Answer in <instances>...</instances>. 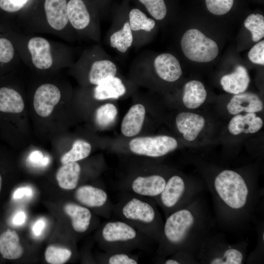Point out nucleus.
I'll use <instances>...</instances> for the list:
<instances>
[{
    "mask_svg": "<svg viewBox=\"0 0 264 264\" xmlns=\"http://www.w3.org/2000/svg\"><path fill=\"white\" fill-rule=\"evenodd\" d=\"M52 74L40 75L26 90L33 134L43 144L67 131L72 120L71 89Z\"/></svg>",
    "mask_w": 264,
    "mask_h": 264,
    "instance_id": "obj_1",
    "label": "nucleus"
},
{
    "mask_svg": "<svg viewBox=\"0 0 264 264\" xmlns=\"http://www.w3.org/2000/svg\"><path fill=\"white\" fill-rule=\"evenodd\" d=\"M0 138L15 150L35 142L26 91L20 79H0Z\"/></svg>",
    "mask_w": 264,
    "mask_h": 264,
    "instance_id": "obj_2",
    "label": "nucleus"
},
{
    "mask_svg": "<svg viewBox=\"0 0 264 264\" xmlns=\"http://www.w3.org/2000/svg\"><path fill=\"white\" fill-rule=\"evenodd\" d=\"M114 204L112 214L158 243L163 221L155 201L151 198L123 192Z\"/></svg>",
    "mask_w": 264,
    "mask_h": 264,
    "instance_id": "obj_3",
    "label": "nucleus"
},
{
    "mask_svg": "<svg viewBox=\"0 0 264 264\" xmlns=\"http://www.w3.org/2000/svg\"><path fill=\"white\" fill-rule=\"evenodd\" d=\"M198 209L196 203H191L166 217L156 251L159 257L165 258L178 251H187V242L199 224Z\"/></svg>",
    "mask_w": 264,
    "mask_h": 264,
    "instance_id": "obj_4",
    "label": "nucleus"
},
{
    "mask_svg": "<svg viewBox=\"0 0 264 264\" xmlns=\"http://www.w3.org/2000/svg\"><path fill=\"white\" fill-rule=\"evenodd\" d=\"M97 239L100 247L108 253L147 250L154 242L133 226L119 219L104 222L99 228Z\"/></svg>",
    "mask_w": 264,
    "mask_h": 264,
    "instance_id": "obj_5",
    "label": "nucleus"
},
{
    "mask_svg": "<svg viewBox=\"0 0 264 264\" xmlns=\"http://www.w3.org/2000/svg\"><path fill=\"white\" fill-rule=\"evenodd\" d=\"M72 74L84 87L96 86L116 76L117 66L100 44L85 49L69 66Z\"/></svg>",
    "mask_w": 264,
    "mask_h": 264,
    "instance_id": "obj_6",
    "label": "nucleus"
},
{
    "mask_svg": "<svg viewBox=\"0 0 264 264\" xmlns=\"http://www.w3.org/2000/svg\"><path fill=\"white\" fill-rule=\"evenodd\" d=\"M29 64L39 75L53 74L57 70L70 66L74 63L69 49L42 37L28 39L24 45Z\"/></svg>",
    "mask_w": 264,
    "mask_h": 264,
    "instance_id": "obj_7",
    "label": "nucleus"
},
{
    "mask_svg": "<svg viewBox=\"0 0 264 264\" xmlns=\"http://www.w3.org/2000/svg\"><path fill=\"white\" fill-rule=\"evenodd\" d=\"M212 187L219 202L232 213L242 211L250 201V187L242 176L233 170H224L219 173Z\"/></svg>",
    "mask_w": 264,
    "mask_h": 264,
    "instance_id": "obj_8",
    "label": "nucleus"
},
{
    "mask_svg": "<svg viewBox=\"0 0 264 264\" xmlns=\"http://www.w3.org/2000/svg\"><path fill=\"white\" fill-rule=\"evenodd\" d=\"M132 62V69L135 77L154 73L161 80L173 83L182 74L179 61L170 53L153 56L144 52Z\"/></svg>",
    "mask_w": 264,
    "mask_h": 264,
    "instance_id": "obj_9",
    "label": "nucleus"
},
{
    "mask_svg": "<svg viewBox=\"0 0 264 264\" xmlns=\"http://www.w3.org/2000/svg\"><path fill=\"white\" fill-rule=\"evenodd\" d=\"M87 0H69L67 10L74 31L96 42L101 41L100 13L98 7Z\"/></svg>",
    "mask_w": 264,
    "mask_h": 264,
    "instance_id": "obj_10",
    "label": "nucleus"
},
{
    "mask_svg": "<svg viewBox=\"0 0 264 264\" xmlns=\"http://www.w3.org/2000/svg\"><path fill=\"white\" fill-rule=\"evenodd\" d=\"M184 55L190 60L207 63L214 60L219 54V47L214 40L198 29L187 30L180 40Z\"/></svg>",
    "mask_w": 264,
    "mask_h": 264,
    "instance_id": "obj_11",
    "label": "nucleus"
},
{
    "mask_svg": "<svg viewBox=\"0 0 264 264\" xmlns=\"http://www.w3.org/2000/svg\"><path fill=\"white\" fill-rule=\"evenodd\" d=\"M192 190V187L184 178L174 175L168 178L163 191L154 200L162 209L166 217L173 212L187 206Z\"/></svg>",
    "mask_w": 264,
    "mask_h": 264,
    "instance_id": "obj_12",
    "label": "nucleus"
},
{
    "mask_svg": "<svg viewBox=\"0 0 264 264\" xmlns=\"http://www.w3.org/2000/svg\"><path fill=\"white\" fill-rule=\"evenodd\" d=\"M128 10L127 5H123L113 11L111 24L106 36L108 45L122 54L127 53L133 44Z\"/></svg>",
    "mask_w": 264,
    "mask_h": 264,
    "instance_id": "obj_13",
    "label": "nucleus"
},
{
    "mask_svg": "<svg viewBox=\"0 0 264 264\" xmlns=\"http://www.w3.org/2000/svg\"><path fill=\"white\" fill-rule=\"evenodd\" d=\"M74 198L78 203L92 209L98 215L109 219L112 215L114 204L105 188L91 185H83L75 189Z\"/></svg>",
    "mask_w": 264,
    "mask_h": 264,
    "instance_id": "obj_14",
    "label": "nucleus"
},
{
    "mask_svg": "<svg viewBox=\"0 0 264 264\" xmlns=\"http://www.w3.org/2000/svg\"><path fill=\"white\" fill-rule=\"evenodd\" d=\"M168 178L157 174H139L123 182L118 188L122 192L154 199L163 191Z\"/></svg>",
    "mask_w": 264,
    "mask_h": 264,
    "instance_id": "obj_15",
    "label": "nucleus"
},
{
    "mask_svg": "<svg viewBox=\"0 0 264 264\" xmlns=\"http://www.w3.org/2000/svg\"><path fill=\"white\" fill-rule=\"evenodd\" d=\"M177 146L176 140L167 135L137 137L129 144L132 153L151 157L164 156L176 150Z\"/></svg>",
    "mask_w": 264,
    "mask_h": 264,
    "instance_id": "obj_16",
    "label": "nucleus"
},
{
    "mask_svg": "<svg viewBox=\"0 0 264 264\" xmlns=\"http://www.w3.org/2000/svg\"><path fill=\"white\" fill-rule=\"evenodd\" d=\"M67 4V0H45L44 22L53 33H66L70 38L74 31L69 22Z\"/></svg>",
    "mask_w": 264,
    "mask_h": 264,
    "instance_id": "obj_17",
    "label": "nucleus"
},
{
    "mask_svg": "<svg viewBox=\"0 0 264 264\" xmlns=\"http://www.w3.org/2000/svg\"><path fill=\"white\" fill-rule=\"evenodd\" d=\"M128 19L133 37L132 46L139 48L145 46L152 38L156 21L138 8L129 9Z\"/></svg>",
    "mask_w": 264,
    "mask_h": 264,
    "instance_id": "obj_18",
    "label": "nucleus"
},
{
    "mask_svg": "<svg viewBox=\"0 0 264 264\" xmlns=\"http://www.w3.org/2000/svg\"><path fill=\"white\" fill-rule=\"evenodd\" d=\"M203 252L202 261L210 264H241L244 260L245 254L242 248L235 245L218 244Z\"/></svg>",
    "mask_w": 264,
    "mask_h": 264,
    "instance_id": "obj_19",
    "label": "nucleus"
},
{
    "mask_svg": "<svg viewBox=\"0 0 264 264\" xmlns=\"http://www.w3.org/2000/svg\"><path fill=\"white\" fill-rule=\"evenodd\" d=\"M65 214L70 220L72 230L77 234L88 231L93 222V214L89 209L78 203L69 202L63 207Z\"/></svg>",
    "mask_w": 264,
    "mask_h": 264,
    "instance_id": "obj_20",
    "label": "nucleus"
},
{
    "mask_svg": "<svg viewBox=\"0 0 264 264\" xmlns=\"http://www.w3.org/2000/svg\"><path fill=\"white\" fill-rule=\"evenodd\" d=\"M204 117L198 114L182 112L178 114L176 123L178 131L188 141L195 140L205 126Z\"/></svg>",
    "mask_w": 264,
    "mask_h": 264,
    "instance_id": "obj_21",
    "label": "nucleus"
},
{
    "mask_svg": "<svg viewBox=\"0 0 264 264\" xmlns=\"http://www.w3.org/2000/svg\"><path fill=\"white\" fill-rule=\"evenodd\" d=\"M263 108V103L257 94L245 91L234 95L227 105V111L232 115L242 111L255 113L262 111Z\"/></svg>",
    "mask_w": 264,
    "mask_h": 264,
    "instance_id": "obj_22",
    "label": "nucleus"
},
{
    "mask_svg": "<svg viewBox=\"0 0 264 264\" xmlns=\"http://www.w3.org/2000/svg\"><path fill=\"white\" fill-rule=\"evenodd\" d=\"M263 126L262 119L255 113H247L244 115L237 114L230 120L228 129L233 135L241 133H254L260 130Z\"/></svg>",
    "mask_w": 264,
    "mask_h": 264,
    "instance_id": "obj_23",
    "label": "nucleus"
},
{
    "mask_svg": "<svg viewBox=\"0 0 264 264\" xmlns=\"http://www.w3.org/2000/svg\"><path fill=\"white\" fill-rule=\"evenodd\" d=\"M126 90L122 79L115 76L94 86L91 94L93 98L96 100L118 99L125 94Z\"/></svg>",
    "mask_w": 264,
    "mask_h": 264,
    "instance_id": "obj_24",
    "label": "nucleus"
},
{
    "mask_svg": "<svg viewBox=\"0 0 264 264\" xmlns=\"http://www.w3.org/2000/svg\"><path fill=\"white\" fill-rule=\"evenodd\" d=\"M250 82V78L246 68L239 65L232 73L223 75L220 83L224 90L235 95L244 92Z\"/></svg>",
    "mask_w": 264,
    "mask_h": 264,
    "instance_id": "obj_25",
    "label": "nucleus"
},
{
    "mask_svg": "<svg viewBox=\"0 0 264 264\" xmlns=\"http://www.w3.org/2000/svg\"><path fill=\"white\" fill-rule=\"evenodd\" d=\"M78 162L63 164L57 170L56 178L61 188L72 190L78 186L82 174V168Z\"/></svg>",
    "mask_w": 264,
    "mask_h": 264,
    "instance_id": "obj_26",
    "label": "nucleus"
},
{
    "mask_svg": "<svg viewBox=\"0 0 264 264\" xmlns=\"http://www.w3.org/2000/svg\"><path fill=\"white\" fill-rule=\"evenodd\" d=\"M145 107L137 104L132 106L123 117L121 131L124 136L132 137L141 131L145 116Z\"/></svg>",
    "mask_w": 264,
    "mask_h": 264,
    "instance_id": "obj_27",
    "label": "nucleus"
},
{
    "mask_svg": "<svg viewBox=\"0 0 264 264\" xmlns=\"http://www.w3.org/2000/svg\"><path fill=\"white\" fill-rule=\"evenodd\" d=\"M69 145L68 148L55 149L56 150H64L60 156L62 165L81 161L87 158L91 153L90 143L84 139H75Z\"/></svg>",
    "mask_w": 264,
    "mask_h": 264,
    "instance_id": "obj_28",
    "label": "nucleus"
},
{
    "mask_svg": "<svg viewBox=\"0 0 264 264\" xmlns=\"http://www.w3.org/2000/svg\"><path fill=\"white\" fill-rule=\"evenodd\" d=\"M206 96V90L204 85L200 81L191 80L185 84L182 102L187 108L197 109L204 102Z\"/></svg>",
    "mask_w": 264,
    "mask_h": 264,
    "instance_id": "obj_29",
    "label": "nucleus"
},
{
    "mask_svg": "<svg viewBox=\"0 0 264 264\" xmlns=\"http://www.w3.org/2000/svg\"><path fill=\"white\" fill-rule=\"evenodd\" d=\"M23 253V248L15 231L7 229L0 235V253L3 258L16 260L20 258Z\"/></svg>",
    "mask_w": 264,
    "mask_h": 264,
    "instance_id": "obj_30",
    "label": "nucleus"
},
{
    "mask_svg": "<svg viewBox=\"0 0 264 264\" xmlns=\"http://www.w3.org/2000/svg\"><path fill=\"white\" fill-rule=\"evenodd\" d=\"M37 145L35 142L24 148L27 151L26 165L34 169H46L50 164L51 157L46 151Z\"/></svg>",
    "mask_w": 264,
    "mask_h": 264,
    "instance_id": "obj_31",
    "label": "nucleus"
},
{
    "mask_svg": "<svg viewBox=\"0 0 264 264\" xmlns=\"http://www.w3.org/2000/svg\"><path fill=\"white\" fill-rule=\"evenodd\" d=\"M117 114V110L113 104H104L95 110L93 115L94 122L99 128H108L114 122Z\"/></svg>",
    "mask_w": 264,
    "mask_h": 264,
    "instance_id": "obj_32",
    "label": "nucleus"
},
{
    "mask_svg": "<svg viewBox=\"0 0 264 264\" xmlns=\"http://www.w3.org/2000/svg\"><path fill=\"white\" fill-rule=\"evenodd\" d=\"M98 260L100 263L104 264H137L139 263L138 256L131 252H104Z\"/></svg>",
    "mask_w": 264,
    "mask_h": 264,
    "instance_id": "obj_33",
    "label": "nucleus"
},
{
    "mask_svg": "<svg viewBox=\"0 0 264 264\" xmlns=\"http://www.w3.org/2000/svg\"><path fill=\"white\" fill-rule=\"evenodd\" d=\"M244 26L251 32L253 42L264 37V17L260 14H251L244 22Z\"/></svg>",
    "mask_w": 264,
    "mask_h": 264,
    "instance_id": "obj_34",
    "label": "nucleus"
},
{
    "mask_svg": "<svg viewBox=\"0 0 264 264\" xmlns=\"http://www.w3.org/2000/svg\"><path fill=\"white\" fill-rule=\"evenodd\" d=\"M154 20H164L167 14V7L164 0H137Z\"/></svg>",
    "mask_w": 264,
    "mask_h": 264,
    "instance_id": "obj_35",
    "label": "nucleus"
},
{
    "mask_svg": "<svg viewBox=\"0 0 264 264\" xmlns=\"http://www.w3.org/2000/svg\"><path fill=\"white\" fill-rule=\"evenodd\" d=\"M72 252L67 248L48 246L44 253L46 261L50 264H63L71 257Z\"/></svg>",
    "mask_w": 264,
    "mask_h": 264,
    "instance_id": "obj_36",
    "label": "nucleus"
},
{
    "mask_svg": "<svg viewBox=\"0 0 264 264\" xmlns=\"http://www.w3.org/2000/svg\"><path fill=\"white\" fill-rule=\"evenodd\" d=\"M234 0H205L209 11L216 15L221 16L227 13L232 8Z\"/></svg>",
    "mask_w": 264,
    "mask_h": 264,
    "instance_id": "obj_37",
    "label": "nucleus"
},
{
    "mask_svg": "<svg viewBox=\"0 0 264 264\" xmlns=\"http://www.w3.org/2000/svg\"><path fill=\"white\" fill-rule=\"evenodd\" d=\"M15 48L9 39L0 38V63L6 64L10 63L15 56Z\"/></svg>",
    "mask_w": 264,
    "mask_h": 264,
    "instance_id": "obj_38",
    "label": "nucleus"
},
{
    "mask_svg": "<svg viewBox=\"0 0 264 264\" xmlns=\"http://www.w3.org/2000/svg\"><path fill=\"white\" fill-rule=\"evenodd\" d=\"M249 60L254 64L264 65V41L258 42L254 45L248 53Z\"/></svg>",
    "mask_w": 264,
    "mask_h": 264,
    "instance_id": "obj_39",
    "label": "nucleus"
},
{
    "mask_svg": "<svg viewBox=\"0 0 264 264\" xmlns=\"http://www.w3.org/2000/svg\"><path fill=\"white\" fill-rule=\"evenodd\" d=\"M24 6L17 4L11 0H0V7L3 10L13 13L20 10Z\"/></svg>",
    "mask_w": 264,
    "mask_h": 264,
    "instance_id": "obj_40",
    "label": "nucleus"
},
{
    "mask_svg": "<svg viewBox=\"0 0 264 264\" xmlns=\"http://www.w3.org/2000/svg\"><path fill=\"white\" fill-rule=\"evenodd\" d=\"M33 194V190L30 187L23 186L17 188L14 191L13 198L15 199H20L24 196L31 197Z\"/></svg>",
    "mask_w": 264,
    "mask_h": 264,
    "instance_id": "obj_41",
    "label": "nucleus"
},
{
    "mask_svg": "<svg viewBox=\"0 0 264 264\" xmlns=\"http://www.w3.org/2000/svg\"><path fill=\"white\" fill-rule=\"evenodd\" d=\"M45 225V222L43 220H39L37 221L33 226V232L34 234L38 236H40Z\"/></svg>",
    "mask_w": 264,
    "mask_h": 264,
    "instance_id": "obj_42",
    "label": "nucleus"
},
{
    "mask_svg": "<svg viewBox=\"0 0 264 264\" xmlns=\"http://www.w3.org/2000/svg\"><path fill=\"white\" fill-rule=\"evenodd\" d=\"M26 214L23 211H19L16 213L13 219V223L16 225H21L24 223Z\"/></svg>",
    "mask_w": 264,
    "mask_h": 264,
    "instance_id": "obj_43",
    "label": "nucleus"
},
{
    "mask_svg": "<svg viewBox=\"0 0 264 264\" xmlns=\"http://www.w3.org/2000/svg\"><path fill=\"white\" fill-rule=\"evenodd\" d=\"M13 2L22 5H24L27 0H11Z\"/></svg>",
    "mask_w": 264,
    "mask_h": 264,
    "instance_id": "obj_44",
    "label": "nucleus"
},
{
    "mask_svg": "<svg viewBox=\"0 0 264 264\" xmlns=\"http://www.w3.org/2000/svg\"><path fill=\"white\" fill-rule=\"evenodd\" d=\"M2 176L1 173L0 172V193L1 187H2Z\"/></svg>",
    "mask_w": 264,
    "mask_h": 264,
    "instance_id": "obj_45",
    "label": "nucleus"
}]
</instances>
